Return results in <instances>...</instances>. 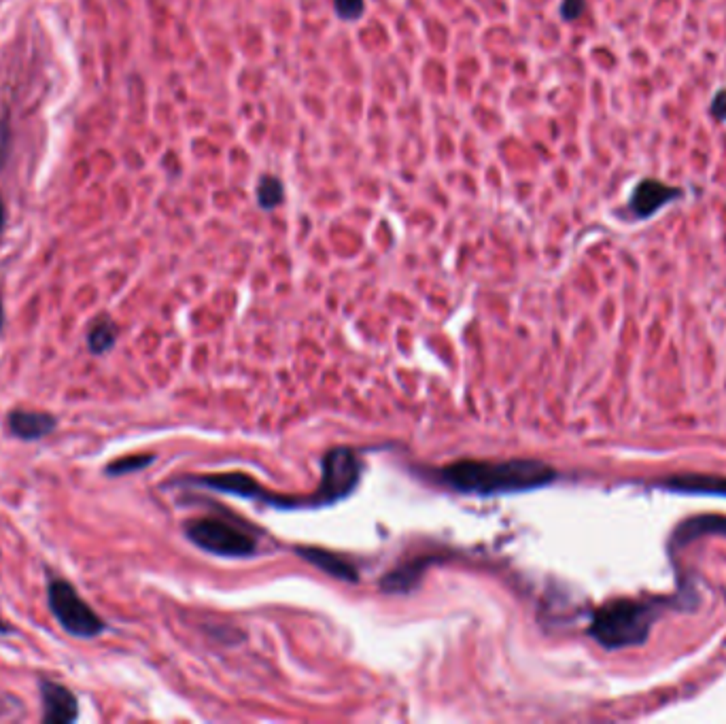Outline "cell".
<instances>
[{
  "label": "cell",
  "instance_id": "6da1fadb",
  "mask_svg": "<svg viewBox=\"0 0 726 724\" xmlns=\"http://www.w3.org/2000/svg\"><path fill=\"white\" fill-rule=\"evenodd\" d=\"M442 478L461 493L504 495L546 487L557 478V472L538 459H468L448 465L442 470Z\"/></svg>",
  "mask_w": 726,
  "mask_h": 724
},
{
  "label": "cell",
  "instance_id": "7a4b0ae2",
  "mask_svg": "<svg viewBox=\"0 0 726 724\" xmlns=\"http://www.w3.org/2000/svg\"><path fill=\"white\" fill-rule=\"evenodd\" d=\"M659 606L661 603H650L644 599L608 601L595 610L589 631L595 642L608 650L639 646L648 640L661 612Z\"/></svg>",
  "mask_w": 726,
  "mask_h": 724
},
{
  "label": "cell",
  "instance_id": "3957f363",
  "mask_svg": "<svg viewBox=\"0 0 726 724\" xmlns=\"http://www.w3.org/2000/svg\"><path fill=\"white\" fill-rule=\"evenodd\" d=\"M47 606L58 625L77 640H94L107 631V620L79 595L71 580L47 574Z\"/></svg>",
  "mask_w": 726,
  "mask_h": 724
},
{
  "label": "cell",
  "instance_id": "277c9868",
  "mask_svg": "<svg viewBox=\"0 0 726 724\" xmlns=\"http://www.w3.org/2000/svg\"><path fill=\"white\" fill-rule=\"evenodd\" d=\"M185 536L206 553L219 557H249L257 550V542L249 533L219 519H198L187 523Z\"/></svg>",
  "mask_w": 726,
  "mask_h": 724
},
{
  "label": "cell",
  "instance_id": "5b68a950",
  "mask_svg": "<svg viewBox=\"0 0 726 724\" xmlns=\"http://www.w3.org/2000/svg\"><path fill=\"white\" fill-rule=\"evenodd\" d=\"M361 476V465L351 448H334L323 459V478L317 491V502L334 504L347 497Z\"/></svg>",
  "mask_w": 726,
  "mask_h": 724
},
{
  "label": "cell",
  "instance_id": "8992f818",
  "mask_svg": "<svg viewBox=\"0 0 726 724\" xmlns=\"http://www.w3.org/2000/svg\"><path fill=\"white\" fill-rule=\"evenodd\" d=\"M39 695L45 724H73L79 720V699L68 686L41 678Z\"/></svg>",
  "mask_w": 726,
  "mask_h": 724
},
{
  "label": "cell",
  "instance_id": "52a82bcc",
  "mask_svg": "<svg viewBox=\"0 0 726 724\" xmlns=\"http://www.w3.org/2000/svg\"><path fill=\"white\" fill-rule=\"evenodd\" d=\"M684 198L682 187H671L656 179H644L635 185L629 198V211L635 219H650L673 200Z\"/></svg>",
  "mask_w": 726,
  "mask_h": 724
},
{
  "label": "cell",
  "instance_id": "ba28073f",
  "mask_svg": "<svg viewBox=\"0 0 726 724\" xmlns=\"http://www.w3.org/2000/svg\"><path fill=\"white\" fill-rule=\"evenodd\" d=\"M58 429V419L51 412L15 408L7 415V432L22 442H37Z\"/></svg>",
  "mask_w": 726,
  "mask_h": 724
},
{
  "label": "cell",
  "instance_id": "9c48e42d",
  "mask_svg": "<svg viewBox=\"0 0 726 724\" xmlns=\"http://www.w3.org/2000/svg\"><path fill=\"white\" fill-rule=\"evenodd\" d=\"M663 489L690 495H720L726 497V478L707 474H680L661 482Z\"/></svg>",
  "mask_w": 726,
  "mask_h": 724
},
{
  "label": "cell",
  "instance_id": "30bf717a",
  "mask_svg": "<svg viewBox=\"0 0 726 724\" xmlns=\"http://www.w3.org/2000/svg\"><path fill=\"white\" fill-rule=\"evenodd\" d=\"M298 553L306 561L317 565L319 570H323L325 574H330V576L340 578V580H351V582L357 580L355 565H351L349 561H344L342 557H338L334 553H325V550H319V548H300Z\"/></svg>",
  "mask_w": 726,
  "mask_h": 724
},
{
  "label": "cell",
  "instance_id": "8fae6325",
  "mask_svg": "<svg viewBox=\"0 0 726 724\" xmlns=\"http://www.w3.org/2000/svg\"><path fill=\"white\" fill-rule=\"evenodd\" d=\"M703 533H722V536H726L724 516H697V519H688L676 529V544L684 546L690 540L701 538Z\"/></svg>",
  "mask_w": 726,
  "mask_h": 724
},
{
  "label": "cell",
  "instance_id": "7c38bea8",
  "mask_svg": "<svg viewBox=\"0 0 726 724\" xmlns=\"http://www.w3.org/2000/svg\"><path fill=\"white\" fill-rule=\"evenodd\" d=\"M85 340H88V349H90L92 355L109 353L115 347V342H117V325H115V321L111 317H107V315L98 317L90 325L88 338H85Z\"/></svg>",
  "mask_w": 726,
  "mask_h": 724
},
{
  "label": "cell",
  "instance_id": "4fadbf2b",
  "mask_svg": "<svg viewBox=\"0 0 726 724\" xmlns=\"http://www.w3.org/2000/svg\"><path fill=\"white\" fill-rule=\"evenodd\" d=\"M155 461V455H126L119 457L111 463H107L105 468V476L107 478H119V476H128L134 472L145 470L147 465H151Z\"/></svg>",
  "mask_w": 726,
  "mask_h": 724
},
{
  "label": "cell",
  "instance_id": "5bb4252c",
  "mask_svg": "<svg viewBox=\"0 0 726 724\" xmlns=\"http://www.w3.org/2000/svg\"><path fill=\"white\" fill-rule=\"evenodd\" d=\"M285 200V187L279 179L264 177L257 185V204L266 211L276 209V206L283 204Z\"/></svg>",
  "mask_w": 726,
  "mask_h": 724
},
{
  "label": "cell",
  "instance_id": "9a60e30c",
  "mask_svg": "<svg viewBox=\"0 0 726 724\" xmlns=\"http://www.w3.org/2000/svg\"><path fill=\"white\" fill-rule=\"evenodd\" d=\"M334 9L342 17V20L355 22L366 11V3L363 0H334Z\"/></svg>",
  "mask_w": 726,
  "mask_h": 724
},
{
  "label": "cell",
  "instance_id": "2e32d148",
  "mask_svg": "<svg viewBox=\"0 0 726 724\" xmlns=\"http://www.w3.org/2000/svg\"><path fill=\"white\" fill-rule=\"evenodd\" d=\"M11 147H13V132H11V124L7 122L5 117H0V170H3V168H5V164L9 162Z\"/></svg>",
  "mask_w": 726,
  "mask_h": 724
},
{
  "label": "cell",
  "instance_id": "e0dca14e",
  "mask_svg": "<svg viewBox=\"0 0 726 724\" xmlns=\"http://www.w3.org/2000/svg\"><path fill=\"white\" fill-rule=\"evenodd\" d=\"M586 3L584 0H563L561 3V17L565 22H576L578 17L584 13Z\"/></svg>",
  "mask_w": 726,
  "mask_h": 724
},
{
  "label": "cell",
  "instance_id": "ac0fdd59",
  "mask_svg": "<svg viewBox=\"0 0 726 724\" xmlns=\"http://www.w3.org/2000/svg\"><path fill=\"white\" fill-rule=\"evenodd\" d=\"M712 115L718 122H726V90H720L712 100Z\"/></svg>",
  "mask_w": 726,
  "mask_h": 724
},
{
  "label": "cell",
  "instance_id": "d6986e66",
  "mask_svg": "<svg viewBox=\"0 0 726 724\" xmlns=\"http://www.w3.org/2000/svg\"><path fill=\"white\" fill-rule=\"evenodd\" d=\"M5 302H3V291H0V340H3V334H5Z\"/></svg>",
  "mask_w": 726,
  "mask_h": 724
},
{
  "label": "cell",
  "instance_id": "ffe728a7",
  "mask_svg": "<svg viewBox=\"0 0 726 724\" xmlns=\"http://www.w3.org/2000/svg\"><path fill=\"white\" fill-rule=\"evenodd\" d=\"M5 223H7V211H5V202H3V198H0V238H3Z\"/></svg>",
  "mask_w": 726,
  "mask_h": 724
},
{
  "label": "cell",
  "instance_id": "44dd1931",
  "mask_svg": "<svg viewBox=\"0 0 726 724\" xmlns=\"http://www.w3.org/2000/svg\"><path fill=\"white\" fill-rule=\"evenodd\" d=\"M11 633H15V629L7 623L3 616H0V635H11Z\"/></svg>",
  "mask_w": 726,
  "mask_h": 724
}]
</instances>
